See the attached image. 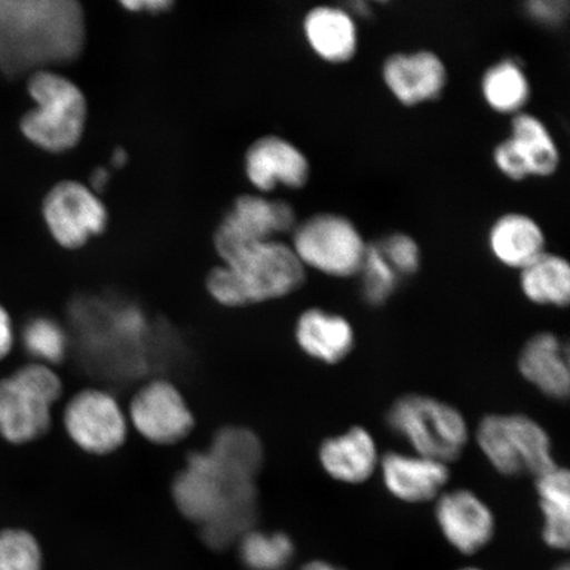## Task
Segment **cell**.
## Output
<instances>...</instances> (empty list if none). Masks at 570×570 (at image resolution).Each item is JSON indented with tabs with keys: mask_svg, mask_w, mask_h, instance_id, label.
<instances>
[{
	"mask_svg": "<svg viewBox=\"0 0 570 570\" xmlns=\"http://www.w3.org/2000/svg\"><path fill=\"white\" fill-rule=\"evenodd\" d=\"M358 276L362 283V297L368 305L381 306L395 294L401 277L381 252L377 244L367 245Z\"/></svg>",
	"mask_w": 570,
	"mask_h": 570,
	"instance_id": "f1b7e54d",
	"label": "cell"
},
{
	"mask_svg": "<svg viewBox=\"0 0 570 570\" xmlns=\"http://www.w3.org/2000/svg\"><path fill=\"white\" fill-rule=\"evenodd\" d=\"M0 570H42L41 548L32 533L0 531Z\"/></svg>",
	"mask_w": 570,
	"mask_h": 570,
	"instance_id": "f546056e",
	"label": "cell"
},
{
	"mask_svg": "<svg viewBox=\"0 0 570 570\" xmlns=\"http://www.w3.org/2000/svg\"><path fill=\"white\" fill-rule=\"evenodd\" d=\"M484 459L505 476L534 475L556 466L550 434L523 413H493L476 428Z\"/></svg>",
	"mask_w": 570,
	"mask_h": 570,
	"instance_id": "52a82bcc",
	"label": "cell"
},
{
	"mask_svg": "<svg viewBox=\"0 0 570 570\" xmlns=\"http://www.w3.org/2000/svg\"><path fill=\"white\" fill-rule=\"evenodd\" d=\"M434 517L448 543L462 554L480 552L495 534L493 511L468 489L444 491L436 499Z\"/></svg>",
	"mask_w": 570,
	"mask_h": 570,
	"instance_id": "4fadbf2b",
	"label": "cell"
},
{
	"mask_svg": "<svg viewBox=\"0 0 570 570\" xmlns=\"http://www.w3.org/2000/svg\"><path fill=\"white\" fill-rule=\"evenodd\" d=\"M206 288L220 305L237 308L294 294L305 282V268L294 249L279 239L233 249L220 256Z\"/></svg>",
	"mask_w": 570,
	"mask_h": 570,
	"instance_id": "3957f363",
	"label": "cell"
},
{
	"mask_svg": "<svg viewBox=\"0 0 570 570\" xmlns=\"http://www.w3.org/2000/svg\"><path fill=\"white\" fill-rule=\"evenodd\" d=\"M120 4L130 12L160 13L168 11L174 2H168V0H134V2H122Z\"/></svg>",
	"mask_w": 570,
	"mask_h": 570,
	"instance_id": "e575fe53",
	"label": "cell"
},
{
	"mask_svg": "<svg viewBox=\"0 0 570 570\" xmlns=\"http://www.w3.org/2000/svg\"><path fill=\"white\" fill-rule=\"evenodd\" d=\"M87 42V20L76 0H0V71L30 77L73 62Z\"/></svg>",
	"mask_w": 570,
	"mask_h": 570,
	"instance_id": "6da1fadb",
	"label": "cell"
},
{
	"mask_svg": "<svg viewBox=\"0 0 570 570\" xmlns=\"http://www.w3.org/2000/svg\"><path fill=\"white\" fill-rule=\"evenodd\" d=\"M130 420L142 438L159 445L178 443L195 426V417L181 392L161 380L147 383L135 394Z\"/></svg>",
	"mask_w": 570,
	"mask_h": 570,
	"instance_id": "7c38bea8",
	"label": "cell"
},
{
	"mask_svg": "<svg viewBox=\"0 0 570 570\" xmlns=\"http://www.w3.org/2000/svg\"><path fill=\"white\" fill-rule=\"evenodd\" d=\"M318 461L324 472L341 483L360 484L372 479L380 468L381 454L373 434L353 426L323 441Z\"/></svg>",
	"mask_w": 570,
	"mask_h": 570,
	"instance_id": "ac0fdd59",
	"label": "cell"
},
{
	"mask_svg": "<svg viewBox=\"0 0 570 570\" xmlns=\"http://www.w3.org/2000/svg\"><path fill=\"white\" fill-rule=\"evenodd\" d=\"M109 181H110L109 169L97 168V169H95V173H92L90 176L89 188L92 191H96L97 195H99L107 187V184H109Z\"/></svg>",
	"mask_w": 570,
	"mask_h": 570,
	"instance_id": "d590c367",
	"label": "cell"
},
{
	"mask_svg": "<svg viewBox=\"0 0 570 570\" xmlns=\"http://www.w3.org/2000/svg\"><path fill=\"white\" fill-rule=\"evenodd\" d=\"M390 430L409 443L413 453L441 462L458 460L469 443V425L462 413L439 399L409 394L391 404Z\"/></svg>",
	"mask_w": 570,
	"mask_h": 570,
	"instance_id": "5b68a950",
	"label": "cell"
},
{
	"mask_svg": "<svg viewBox=\"0 0 570 570\" xmlns=\"http://www.w3.org/2000/svg\"><path fill=\"white\" fill-rule=\"evenodd\" d=\"M382 77L391 95L409 107L436 101L448 82L444 61L425 49L391 55L383 62Z\"/></svg>",
	"mask_w": 570,
	"mask_h": 570,
	"instance_id": "5bb4252c",
	"label": "cell"
},
{
	"mask_svg": "<svg viewBox=\"0 0 570 570\" xmlns=\"http://www.w3.org/2000/svg\"><path fill=\"white\" fill-rule=\"evenodd\" d=\"M239 554L252 570H283L295 554L294 541L282 532L248 531L240 538Z\"/></svg>",
	"mask_w": 570,
	"mask_h": 570,
	"instance_id": "484cf974",
	"label": "cell"
},
{
	"mask_svg": "<svg viewBox=\"0 0 570 570\" xmlns=\"http://www.w3.org/2000/svg\"><path fill=\"white\" fill-rule=\"evenodd\" d=\"M541 515L543 540L552 550L566 551L570 540V484L569 472L556 465L534 476Z\"/></svg>",
	"mask_w": 570,
	"mask_h": 570,
	"instance_id": "7402d4cb",
	"label": "cell"
},
{
	"mask_svg": "<svg viewBox=\"0 0 570 570\" xmlns=\"http://www.w3.org/2000/svg\"><path fill=\"white\" fill-rule=\"evenodd\" d=\"M49 233L63 248L77 249L102 234L109 223V213L101 197L80 181L56 184L42 203Z\"/></svg>",
	"mask_w": 570,
	"mask_h": 570,
	"instance_id": "9c48e42d",
	"label": "cell"
},
{
	"mask_svg": "<svg viewBox=\"0 0 570 570\" xmlns=\"http://www.w3.org/2000/svg\"><path fill=\"white\" fill-rule=\"evenodd\" d=\"M380 469L389 493L411 504L436 501L451 479L448 463L416 453L389 452L382 455Z\"/></svg>",
	"mask_w": 570,
	"mask_h": 570,
	"instance_id": "2e32d148",
	"label": "cell"
},
{
	"mask_svg": "<svg viewBox=\"0 0 570 570\" xmlns=\"http://www.w3.org/2000/svg\"><path fill=\"white\" fill-rule=\"evenodd\" d=\"M489 248L501 265L523 269L547 252L541 226L523 213H505L489 230Z\"/></svg>",
	"mask_w": 570,
	"mask_h": 570,
	"instance_id": "44dd1931",
	"label": "cell"
},
{
	"mask_svg": "<svg viewBox=\"0 0 570 570\" xmlns=\"http://www.w3.org/2000/svg\"><path fill=\"white\" fill-rule=\"evenodd\" d=\"M297 225L295 209L284 199L242 195L234 199L214 233V247L220 256L235 248L275 240Z\"/></svg>",
	"mask_w": 570,
	"mask_h": 570,
	"instance_id": "30bf717a",
	"label": "cell"
},
{
	"mask_svg": "<svg viewBox=\"0 0 570 570\" xmlns=\"http://www.w3.org/2000/svg\"><path fill=\"white\" fill-rule=\"evenodd\" d=\"M63 425L77 446L91 454H109L125 444L127 419L109 392L89 389L70 399Z\"/></svg>",
	"mask_w": 570,
	"mask_h": 570,
	"instance_id": "8fae6325",
	"label": "cell"
},
{
	"mask_svg": "<svg viewBox=\"0 0 570 570\" xmlns=\"http://www.w3.org/2000/svg\"><path fill=\"white\" fill-rule=\"evenodd\" d=\"M509 139L531 177H548L559 169V147L538 117L523 111L517 114L511 120Z\"/></svg>",
	"mask_w": 570,
	"mask_h": 570,
	"instance_id": "603a6c76",
	"label": "cell"
},
{
	"mask_svg": "<svg viewBox=\"0 0 570 570\" xmlns=\"http://www.w3.org/2000/svg\"><path fill=\"white\" fill-rule=\"evenodd\" d=\"M302 570H346L338 566L332 564L330 561L315 560L308 562V564L304 566Z\"/></svg>",
	"mask_w": 570,
	"mask_h": 570,
	"instance_id": "8d00e7d4",
	"label": "cell"
},
{
	"mask_svg": "<svg viewBox=\"0 0 570 570\" xmlns=\"http://www.w3.org/2000/svg\"><path fill=\"white\" fill-rule=\"evenodd\" d=\"M21 342L26 352L36 363L53 366L63 360L67 353V336L62 327L55 320L36 317L24 326Z\"/></svg>",
	"mask_w": 570,
	"mask_h": 570,
	"instance_id": "83f0119b",
	"label": "cell"
},
{
	"mask_svg": "<svg viewBox=\"0 0 570 570\" xmlns=\"http://www.w3.org/2000/svg\"><path fill=\"white\" fill-rule=\"evenodd\" d=\"M556 570H569V567L568 564H564V566H560L558 569Z\"/></svg>",
	"mask_w": 570,
	"mask_h": 570,
	"instance_id": "ab89813d",
	"label": "cell"
},
{
	"mask_svg": "<svg viewBox=\"0 0 570 570\" xmlns=\"http://www.w3.org/2000/svg\"><path fill=\"white\" fill-rule=\"evenodd\" d=\"M493 159L499 173L512 181H523L525 178L531 177L529 169H527L523 160L520 159L509 138L497 145Z\"/></svg>",
	"mask_w": 570,
	"mask_h": 570,
	"instance_id": "d6a6232c",
	"label": "cell"
},
{
	"mask_svg": "<svg viewBox=\"0 0 570 570\" xmlns=\"http://www.w3.org/2000/svg\"><path fill=\"white\" fill-rule=\"evenodd\" d=\"M28 95L35 107L20 120V130L36 147L52 154L73 149L82 139L88 102L82 90L53 70L28 77Z\"/></svg>",
	"mask_w": 570,
	"mask_h": 570,
	"instance_id": "277c9868",
	"label": "cell"
},
{
	"mask_svg": "<svg viewBox=\"0 0 570 570\" xmlns=\"http://www.w3.org/2000/svg\"><path fill=\"white\" fill-rule=\"evenodd\" d=\"M524 11L539 24L559 27L568 18L569 3L566 0H532L524 4Z\"/></svg>",
	"mask_w": 570,
	"mask_h": 570,
	"instance_id": "1f68e13d",
	"label": "cell"
},
{
	"mask_svg": "<svg viewBox=\"0 0 570 570\" xmlns=\"http://www.w3.org/2000/svg\"><path fill=\"white\" fill-rule=\"evenodd\" d=\"M298 347L325 365H337L347 358L355 345L351 321L331 311L311 308L298 317L295 330Z\"/></svg>",
	"mask_w": 570,
	"mask_h": 570,
	"instance_id": "d6986e66",
	"label": "cell"
},
{
	"mask_svg": "<svg viewBox=\"0 0 570 570\" xmlns=\"http://www.w3.org/2000/svg\"><path fill=\"white\" fill-rule=\"evenodd\" d=\"M174 497L183 514L203 525V538L214 550L244 537L255 517L254 479L210 452L189 455L174 483Z\"/></svg>",
	"mask_w": 570,
	"mask_h": 570,
	"instance_id": "7a4b0ae2",
	"label": "cell"
},
{
	"mask_svg": "<svg viewBox=\"0 0 570 570\" xmlns=\"http://www.w3.org/2000/svg\"><path fill=\"white\" fill-rule=\"evenodd\" d=\"M62 394L60 376L51 366L28 363L0 380V436L7 443H31L51 426L53 404Z\"/></svg>",
	"mask_w": 570,
	"mask_h": 570,
	"instance_id": "8992f818",
	"label": "cell"
},
{
	"mask_svg": "<svg viewBox=\"0 0 570 570\" xmlns=\"http://www.w3.org/2000/svg\"><path fill=\"white\" fill-rule=\"evenodd\" d=\"M520 289L527 301L566 308L570 302V266L560 255L546 252L520 269Z\"/></svg>",
	"mask_w": 570,
	"mask_h": 570,
	"instance_id": "cb8c5ba5",
	"label": "cell"
},
{
	"mask_svg": "<svg viewBox=\"0 0 570 570\" xmlns=\"http://www.w3.org/2000/svg\"><path fill=\"white\" fill-rule=\"evenodd\" d=\"M481 90L491 109L512 116L522 112L531 97L529 77L522 63L514 59L498 61L484 71Z\"/></svg>",
	"mask_w": 570,
	"mask_h": 570,
	"instance_id": "d4e9b609",
	"label": "cell"
},
{
	"mask_svg": "<svg viewBox=\"0 0 570 570\" xmlns=\"http://www.w3.org/2000/svg\"><path fill=\"white\" fill-rule=\"evenodd\" d=\"M384 258L399 277L415 275L422 266V252L417 242L409 234L395 233L377 242Z\"/></svg>",
	"mask_w": 570,
	"mask_h": 570,
	"instance_id": "4dcf8cb0",
	"label": "cell"
},
{
	"mask_svg": "<svg viewBox=\"0 0 570 570\" xmlns=\"http://www.w3.org/2000/svg\"><path fill=\"white\" fill-rule=\"evenodd\" d=\"M127 153L124 148H116L114 149L112 156H111V164L114 168H120L124 167L127 163Z\"/></svg>",
	"mask_w": 570,
	"mask_h": 570,
	"instance_id": "74e56055",
	"label": "cell"
},
{
	"mask_svg": "<svg viewBox=\"0 0 570 570\" xmlns=\"http://www.w3.org/2000/svg\"><path fill=\"white\" fill-rule=\"evenodd\" d=\"M227 465L247 475L255 476L263 461L261 441L253 432L240 428L220 431L209 451Z\"/></svg>",
	"mask_w": 570,
	"mask_h": 570,
	"instance_id": "4316f807",
	"label": "cell"
},
{
	"mask_svg": "<svg viewBox=\"0 0 570 570\" xmlns=\"http://www.w3.org/2000/svg\"><path fill=\"white\" fill-rule=\"evenodd\" d=\"M16 327L10 313L0 305V361H4L16 345Z\"/></svg>",
	"mask_w": 570,
	"mask_h": 570,
	"instance_id": "836d02e7",
	"label": "cell"
},
{
	"mask_svg": "<svg viewBox=\"0 0 570 570\" xmlns=\"http://www.w3.org/2000/svg\"><path fill=\"white\" fill-rule=\"evenodd\" d=\"M459 570H483V569L476 568V567H465V568H461Z\"/></svg>",
	"mask_w": 570,
	"mask_h": 570,
	"instance_id": "f35d334b",
	"label": "cell"
},
{
	"mask_svg": "<svg viewBox=\"0 0 570 570\" xmlns=\"http://www.w3.org/2000/svg\"><path fill=\"white\" fill-rule=\"evenodd\" d=\"M245 170L253 187L267 194L281 185L289 189L305 187L311 166L306 156L291 141L268 135L248 147Z\"/></svg>",
	"mask_w": 570,
	"mask_h": 570,
	"instance_id": "9a60e30c",
	"label": "cell"
},
{
	"mask_svg": "<svg viewBox=\"0 0 570 570\" xmlns=\"http://www.w3.org/2000/svg\"><path fill=\"white\" fill-rule=\"evenodd\" d=\"M289 246L304 268L333 277L358 275L367 249L352 220L336 213H318L297 224Z\"/></svg>",
	"mask_w": 570,
	"mask_h": 570,
	"instance_id": "ba28073f",
	"label": "cell"
},
{
	"mask_svg": "<svg viewBox=\"0 0 570 570\" xmlns=\"http://www.w3.org/2000/svg\"><path fill=\"white\" fill-rule=\"evenodd\" d=\"M303 31L312 51L326 62L345 63L358 51V28L352 12L341 7L317 6L309 10Z\"/></svg>",
	"mask_w": 570,
	"mask_h": 570,
	"instance_id": "ffe728a7",
	"label": "cell"
},
{
	"mask_svg": "<svg viewBox=\"0 0 570 570\" xmlns=\"http://www.w3.org/2000/svg\"><path fill=\"white\" fill-rule=\"evenodd\" d=\"M520 375L553 401H566L570 390L569 355L566 342L551 332L534 334L518 358Z\"/></svg>",
	"mask_w": 570,
	"mask_h": 570,
	"instance_id": "e0dca14e",
	"label": "cell"
}]
</instances>
